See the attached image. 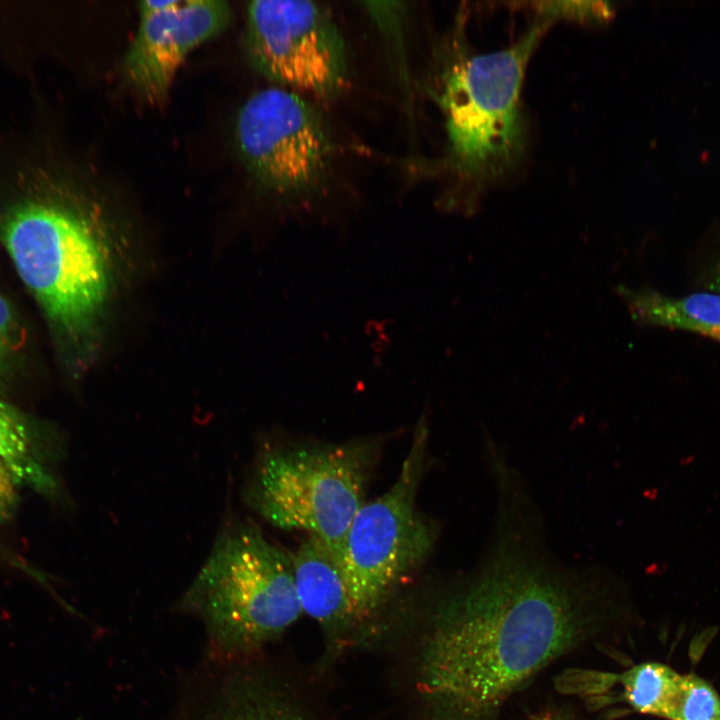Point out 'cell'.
<instances>
[{
	"mask_svg": "<svg viewBox=\"0 0 720 720\" xmlns=\"http://www.w3.org/2000/svg\"><path fill=\"white\" fill-rule=\"evenodd\" d=\"M666 720H720V697L702 678L682 675L679 692Z\"/></svg>",
	"mask_w": 720,
	"mask_h": 720,
	"instance_id": "cell-14",
	"label": "cell"
},
{
	"mask_svg": "<svg viewBox=\"0 0 720 720\" xmlns=\"http://www.w3.org/2000/svg\"><path fill=\"white\" fill-rule=\"evenodd\" d=\"M245 44L255 70L279 85L324 97L344 87L341 32L328 10L315 2H250Z\"/></svg>",
	"mask_w": 720,
	"mask_h": 720,
	"instance_id": "cell-8",
	"label": "cell"
},
{
	"mask_svg": "<svg viewBox=\"0 0 720 720\" xmlns=\"http://www.w3.org/2000/svg\"><path fill=\"white\" fill-rule=\"evenodd\" d=\"M547 22L512 46L465 54L447 69L440 96L446 130L449 209L471 211L486 189L519 165L527 141L521 90L526 67Z\"/></svg>",
	"mask_w": 720,
	"mask_h": 720,
	"instance_id": "cell-2",
	"label": "cell"
},
{
	"mask_svg": "<svg viewBox=\"0 0 720 720\" xmlns=\"http://www.w3.org/2000/svg\"><path fill=\"white\" fill-rule=\"evenodd\" d=\"M0 460L21 484L46 494L57 490V482L39 455L27 418L12 405L0 400Z\"/></svg>",
	"mask_w": 720,
	"mask_h": 720,
	"instance_id": "cell-12",
	"label": "cell"
},
{
	"mask_svg": "<svg viewBox=\"0 0 720 720\" xmlns=\"http://www.w3.org/2000/svg\"><path fill=\"white\" fill-rule=\"evenodd\" d=\"M523 720H581L572 712L560 708H543L530 713Z\"/></svg>",
	"mask_w": 720,
	"mask_h": 720,
	"instance_id": "cell-19",
	"label": "cell"
},
{
	"mask_svg": "<svg viewBox=\"0 0 720 720\" xmlns=\"http://www.w3.org/2000/svg\"><path fill=\"white\" fill-rule=\"evenodd\" d=\"M712 292L720 295V267L715 271L709 284Z\"/></svg>",
	"mask_w": 720,
	"mask_h": 720,
	"instance_id": "cell-20",
	"label": "cell"
},
{
	"mask_svg": "<svg viewBox=\"0 0 720 720\" xmlns=\"http://www.w3.org/2000/svg\"><path fill=\"white\" fill-rule=\"evenodd\" d=\"M20 342V328L16 315L0 293V384L5 379Z\"/></svg>",
	"mask_w": 720,
	"mask_h": 720,
	"instance_id": "cell-17",
	"label": "cell"
},
{
	"mask_svg": "<svg viewBox=\"0 0 720 720\" xmlns=\"http://www.w3.org/2000/svg\"><path fill=\"white\" fill-rule=\"evenodd\" d=\"M181 604L199 614L217 642L230 649L261 643L303 613L291 554L232 515L219 528Z\"/></svg>",
	"mask_w": 720,
	"mask_h": 720,
	"instance_id": "cell-4",
	"label": "cell"
},
{
	"mask_svg": "<svg viewBox=\"0 0 720 720\" xmlns=\"http://www.w3.org/2000/svg\"><path fill=\"white\" fill-rule=\"evenodd\" d=\"M218 720H293L272 701L244 697L230 703Z\"/></svg>",
	"mask_w": 720,
	"mask_h": 720,
	"instance_id": "cell-16",
	"label": "cell"
},
{
	"mask_svg": "<svg viewBox=\"0 0 720 720\" xmlns=\"http://www.w3.org/2000/svg\"><path fill=\"white\" fill-rule=\"evenodd\" d=\"M291 558L303 613L323 624L354 618L339 562L322 540L309 535Z\"/></svg>",
	"mask_w": 720,
	"mask_h": 720,
	"instance_id": "cell-10",
	"label": "cell"
},
{
	"mask_svg": "<svg viewBox=\"0 0 720 720\" xmlns=\"http://www.w3.org/2000/svg\"><path fill=\"white\" fill-rule=\"evenodd\" d=\"M124 60L130 83L149 102L164 99L188 54L221 33L231 9L218 0H147Z\"/></svg>",
	"mask_w": 720,
	"mask_h": 720,
	"instance_id": "cell-9",
	"label": "cell"
},
{
	"mask_svg": "<svg viewBox=\"0 0 720 720\" xmlns=\"http://www.w3.org/2000/svg\"><path fill=\"white\" fill-rule=\"evenodd\" d=\"M10 556L12 557V554L8 553L7 550L2 545H0V557H4L5 559L9 560Z\"/></svg>",
	"mask_w": 720,
	"mask_h": 720,
	"instance_id": "cell-21",
	"label": "cell"
},
{
	"mask_svg": "<svg viewBox=\"0 0 720 720\" xmlns=\"http://www.w3.org/2000/svg\"><path fill=\"white\" fill-rule=\"evenodd\" d=\"M236 140L253 176L296 202L317 192L332 167L334 146L324 119L291 90L251 95L239 110Z\"/></svg>",
	"mask_w": 720,
	"mask_h": 720,
	"instance_id": "cell-7",
	"label": "cell"
},
{
	"mask_svg": "<svg viewBox=\"0 0 720 720\" xmlns=\"http://www.w3.org/2000/svg\"><path fill=\"white\" fill-rule=\"evenodd\" d=\"M535 511L498 502L484 559L438 614L424 692L441 720H500L539 672L616 627L615 575L559 562Z\"/></svg>",
	"mask_w": 720,
	"mask_h": 720,
	"instance_id": "cell-1",
	"label": "cell"
},
{
	"mask_svg": "<svg viewBox=\"0 0 720 720\" xmlns=\"http://www.w3.org/2000/svg\"><path fill=\"white\" fill-rule=\"evenodd\" d=\"M537 10L542 20L548 23L555 18L602 21L611 14L608 4L603 2H540Z\"/></svg>",
	"mask_w": 720,
	"mask_h": 720,
	"instance_id": "cell-15",
	"label": "cell"
},
{
	"mask_svg": "<svg viewBox=\"0 0 720 720\" xmlns=\"http://www.w3.org/2000/svg\"><path fill=\"white\" fill-rule=\"evenodd\" d=\"M368 442L264 444L242 489L245 504L271 525L305 530L338 562L349 526L365 503Z\"/></svg>",
	"mask_w": 720,
	"mask_h": 720,
	"instance_id": "cell-5",
	"label": "cell"
},
{
	"mask_svg": "<svg viewBox=\"0 0 720 720\" xmlns=\"http://www.w3.org/2000/svg\"><path fill=\"white\" fill-rule=\"evenodd\" d=\"M611 677L634 710L666 719L679 692L682 675L665 664L644 662Z\"/></svg>",
	"mask_w": 720,
	"mask_h": 720,
	"instance_id": "cell-13",
	"label": "cell"
},
{
	"mask_svg": "<svg viewBox=\"0 0 720 720\" xmlns=\"http://www.w3.org/2000/svg\"><path fill=\"white\" fill-rule=\"evenodd\" d=\"M427 440L421 417L395 483L361 506L346 533L339 565L354 618L374 611L432 549L434 530L416 507Z\"/></svg>",
	"mask_w": 720,
	"mask_h": 720,
	"instance_id": "cell-6",
	"label": "cell"
},
{
	"mask_svg": "<svg viewBox=\"0 0 720 720\" xmlns=\"http://www.w3.org/2000/svg\"><path fill=\"white\" fill-rule=\"evenodd\" d=\"M0 240L56 332L73 344L89 340L114 282L106 236L80 213L28 201L1 214Z\"/></svg>",
	"mask_w": 720,
	"mask_h": 720,
	"instance_id": "cell-3",
	"label": "cell"
},
{
	"mask_svg": "<svg viewBox=\"0 0 720 720\" xmlns=\"http://www.w3.org/2000/svg\"><path fill=\"white\" fill-rule=\"evenodd\" d=\"M632 319L639 325L693 331L720 341V295L694 293L680 298L617 286Z\"/></svg>",
	"mask_w": 720,
	"mask_h": 720,
	"instance_id": "cell-11",
	"label": "cell"
},
{
	"mask_svg": "<svg viewBox=\"0 0 720 720\" xmlns=\"http://www.w3.org/2000/svg\"><path fill=\"white\" fill-rule=\"evenodd\" d=\"M20 484L11 469L0 460V523L7 522L14 515Z\"/></svg>",
	"mask_w": 720,
	"mask_h": 720,
	"instance_id": "cell-18",
	"label": "cell"
}]
</instances>
